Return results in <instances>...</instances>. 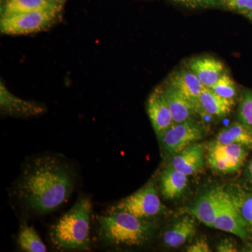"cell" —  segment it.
Listing matches in <instances>:
<instances>
[{
    "label": "cell",
    "mask_w": 252,
    "mask_h": 252,
    "mask_svg": "<svg viewBox=\"0 0 252 252\" xmlns=\"http://www.w3.org/2000/svg\"><path fill=\"white\" fill-rule=\"evenodd\" d=\"M230 9L247 13L252 11V0H225Z\"/></svg>",
    "instance_id": "cell-25"
},
{
    "label": "cell",
    "mask_w": 252,
    "mask_h": 252,
    "mask_svg": "<svg viewBox=\"0 0 252 252\" xmlns=\"http://www.w3.org/2000/svg\"><path fill=\"white\" fill-rule=\"evenodd\" d=\"M162 91L175 124L191 119L197 111L188 99L168 84L162 88Z\"/></svg>",
    "instance_id": "cell-15"
},
{
    "label": "cell",
    "mask_w": 252,
    "mask_h": 252,
    "mask_svg": "<svg viewBox=\"0 0 252 252\" xmlns=\"http://www.w3.org/2000/svg\"><path fill=\"white\" fill-rule=\"evenodd\" d=\"M210 89L217 94L227 99H234L236 96V86L234 81L226 74H223Z\"/></svg>",
    "instance_id": "cell-23"
},
{
    "label": "cell",
    "mask_w": 252,
    "mask_h": 252,
    "mask_svg": "<svg viewBox=\"0 0 252 252\" xmlns=\"http://www.w3.org/2000/svg\"><path fill=\"white\" fill-rule=\"evenodd\" d=\"M177 3L185 4L190 7H207L216 6L220 0H173Z\"/></svg>",
    "instance_id": "cell-26"
},
{
    "label": "cell",
    "mask_w": 252,
    "mask_h": 252,
    "mask_svg": "<svg viewBox=\"0 0 252 252\" xmlns=\"http://www.w3.org/2000/svg\"><path fill=\"white\" fill-rule=\"evenodd\" d=\"M205 145L192 144L174 154L170 165L187 176L200 171L205 164Z\"/></svg>",
    "instance_id": "cell-13"
},
{
    "label": "cell",
    "mask_w": 252,
    "mask_h": 252,
    "mask_svg": "<svg viewBox=\"0 0 252 252\" xmlns=\"http://www.w3.org/2000/svg\"><path fill=\"white\" fill-rule=\"evenodd\" d=\"M201 109L212 117L223 118L231 112L234 99H227L214 92L210 88L204 87L200 96Z\"/></svg>",
    "instance_id": "cell-17"
},
{
    "label": "cell",
    "mask_w": 252,
    "mask_h": 252,
    "mask_svg": "<svg viewBox=\"0 0 252 252\" xmlns=\"http://www.w3.org/2000/svg\"><path fill=\"white\" fill-rule=\"evenodd\" d=\"M248 16H249V18H250V19L252 20V11L248 13Z\"/></svg>",
    "instance_id": "cell-31"
},
{
    "label": "cell",
    "mask_w": 252,
    "mask_h": 252,
    "mask_svg": "<svg viewBox=\"0 0 252 252\" xmlns=\"http://www.w3.org/2000/svg\"><path fill=\"white\" fill-rule=\"evenodd\" d=\"M147 112L158 138L160 139L164 132L174 124L162 88H158L149 96Z\"/></svg>",
    "instance_id": "cell-10"
},
{
    "label": "cell",
    "mask_w": 252,
    "mask_h": 252,
    "mask_svg": "<svg viewBox=\"0 0 252 252\" xmlns=\"http://www.w3.org/2000/svg\"><path fill=\"white\" fill-rule=\"evenodd\" d=\"M167 84L175 88L188 99L197 112L201 109L200 96L205 86L189 68L179 69L172 73L169 77Z\"/></svg>",
    "instance_id": "cell-11"
},
{
    "label": "cell",
    "mask_w": 252,
    "mask_h": 252,
    "mask_svg": "<svg viewBox=\"0 0 252 252\" xmlns=\"http://www.w3.org/2000/svg\"><path fill=\"white\" fill-rule=\"evenodd\" d=\"M217 250L219 252H235L238 251L234 240L228 238L220 240V243L217 244Z\"/></svg>",
    "instance_id": "cell-27"
},
{
    "label": "cell",
    "mask_w": 252,
    "mask_h": 252,
    "mask_svg": "<svg viewBox=\"0 0 252 252\" xmlns=\"http://www.w3.org/2000/svg\"><path fill=\"white\" fill-rule=\"evenodd\" d=\"M0 108L3 114L18 117L39 115L46 110L41 104L16 97L6 89L2 82L0 86Z\"/></svg>",
    "instance_id": "cell-12"
},
{
    "label": "cell",
    "mask_w": 252,
    "mask_h": 252,
    "mask_svg": "<svg viewBox=\"0 0 252 252\" xmlns=\"http://www.w3.org/2000/svg\"><path fill=\"white\" fill-rule=\"evenodd\" d=\"M230 194L240 216L252 228V193L238 190Z\"/></svg>",
    "instance_id": "cell-22"
},
{
    "label": "cell",
    "mask_w": 252,
    "mask_h": 252,
    "mask_svg": "<svg viewBox=\"0 0 252 252\" xmlns=\"http://www.w3.org/2000/svg\"><path fill=\"white\" fill-rule=\"evenodd\" d=\"M189 69L205 87L210 89L223 74V65L214 58L198 57L189 61Z\"/></svg>",
    "instance_id": "cell-14"
},
{
    "label": "cell",
    "mask_w": 252,
    "mask_h": 252,
    "mask_svg": "<svg viewBox=\"0 0 252 252\" xmlns=\"http://www.w3.org/2000/svg\"><path fill=\"white\" fill-rule=\"evenodd\" d=\"M240 123L252 130V92L245 93L240 101L238 110Z\"/></svg>",
    "instance_id": "cell-24"
},
{
    "label": "cell",
    "mask_w": 252,
    "mask_h": 252,
    "mask_svg": "<svg viewBox=\"0 0 252 252\" xmlns=\"http://www.w3.org/2000/svg\"><path fill=\"white\" fill-rule=\"evenodd\" d=\"M213 141L221 144H239L252 148V130L242 123H233L219 132Z\"/></svg>",
    "instance_id": "cell-19"
},
{
    "label": "cell",
    "mask_w": 252,
    "mask_h": 252,
    "mask_svg": "<svg viewBox=\"0 0 252 252\" xmlns=\"http://www.w3.org/2000/svg\"><path fill=\"white\" fill-rule=\"evenodd\" d=\"M59 7L56 0H6L2 16Z\"/></svg>",
    "instance_id": "cell-20"
},
{
    "label": "cell",
    "mask_w": 252,
    "mask_h": 252,
    "mask_svg": "<svg viewBox=\"0 0 252 252\" xmlns=\"http://www.w3.org/2000/svg\"><path fill=\"white\" fill-rule=\"evenodd\" d=\"M75 169L59 154H42L23 163L11 195L23 212L41 216L56 211L72 195L75 188Z\"/></svg>",
    "instance_id": "cell-1"
},
{
    "label": "cell",
    "mask_w": 252,
    "mask_h": 252,
    "mask_svg": "<svg viewBox=\"0 0 252 252\" xmlns=\"http://www.w3.org/2000/svg\"><path fill=\"white\" fill-rule=\"evenodd\" d=\"M189 252H212L211 249L205 240H197L193 245H190L187 248Z\"/></svg>",
    "instance_id": "cell-28"
},
{
    "label": "cell",
    "mask_w": 252,
    "mask_h": 252,
    "mask_svg": "<svg viewBox=\"0 0 252 252\" xmlns=\"http://www.w3.org/2000/svg\"><path fill=\"white\" fill-rule=\"evenodd\" d=\"M97 234L107 246H141L147 243L153 233V225L124 211H107L97 217Z\"/></svg>",
    "instance_id": "cell-3"
},
{
    "label": "cell",
    "mask_w": 252,
    "mask_h": 252,
    "mask_svg": "<svg viewBox=\"0 0 252 252\" xmlns=\"http://www.w3.org/2000/svg\"><path fill=\"white\" fill-rule=\"evenodd\" d=\"M248 227L240 216L230 194L225 191L212 228L228 232L246 240L248 237Z\"/></svg>",
    "instance_id": "cell-8"
},
{
    "label": "cell",
    "mask_w": 252,
    "mask_h": 252,
    "mask_svg": "<svg viewBox=\"0 0 252 252\" xmlns=\"http://www.w3.org/2000/svg\"><path fill=\"white\" fill-rule=\"evenodd\" d=\"M244 252H252V243L249 244L248 246L246 247L243 250Z\"/></svg>",
    "instance_id": "cell-30"
},
{
    "label": "cell",
    "mask_w": 252,
    "mask_h": 252,
    "mask_svg": "<svg viewBox=\"0 0 252 252\" xmlns=\"http://www.w3.org/2000/svg\"><path fill=\"white\" fill-rule=\"evenodd\" d=\"M248 147L239 144H221L212 141L207 149V162L220 173L236 172L248 157Z\"/></svg>",
    "instance_id": "cell-6"
},
{
    "label": "cell",
    "mask_w": 252,
    "mask_h": 252,
    "mask_svg": "<svg viewBox=\"0 0 252 252\" xmlns=\"http://www.w3.org/2000/svg\"><path fill=\"white\" fill-rule=\"evenodd\" d=\"M17 243L22 251L27 252H45L47 249L37 232L27 223H23L18 233Z\"/></svg>",
    "instance_id": "cell-21"
},
{
    "label": "cell",
    "mask_w": 252,
    "mask_h": 252,
    "mask_svg": "<svg viewBox=\"0 0 252 252\" xmlns=\"http://www.w3.org/2000/svg\"><path fill=\"white\" fill-rule=\"evenodd\" d=\"M92 203L88 197L78 199L69 211L51 227L53 245L63 251H84L91 246L90 222Z\"/></svg>",
    "instance_id": "cell-2"
},
{
    "label": "cell",
    "mask_w": 252,
    "mask_h": 252,
    "mask_svg": "<svg viewBox=\"0 0 252 252\" xmlns=\"http://www.w3.org/2000/svg\"><path fill=\"white\" fill-rule=\"evenodd\" d=\"M225 193V190L220 188L209 190L189 209V213L204 224L212 228Z\"/></svg>",
    "instance_id": "cell-9"
},
{
    "label": "cell",
    "mask_w": 252,
    "mask_h": 252,
    "mask_svg": "<svg viewBox=\"0 0 252 252\" xmlns=\"http://www.w3.org/2000/svg\"><path fill=\"white\" fill-rule=\"evenodd\" d=\"M204 135L203 127L198 123L189 119L184 122L174 123L159 140L164 150L174 155L201 140Z\"/></svg>",
    "instance_id": "cell-7"
},
{
    "label": "cell",
    "mask_w": 252,
    "mask_h": 252,
    "mask_svg": "<svg viewBox=\"0 0 252 252\" xmlns=\"http://www.w3.org/2000/svg\"><path fill=\"white\" fill-rule=\"evenodd\" d=\"M187 175L168 165L160 175V189L164 198L168 200L178 198L187 188L188 178Z\"/></svg>",
    "instance_id": "cell-16"
},
{
    "label": "cell",
    "mask_w": 252,
    "mask_h": 252,
    "mask_svg": "<svg viewBox=\"0 0 252 252\" xmlns=\"http://www.w3.org/2000/svg\"><path fill=\"white\" fill-rule=\"evenodd\" d=\"M157 188L149 182L135 193L122 199L109 211H124L143 220H152L164 211Z\"/></svg>",
    "instance_id": "cell-4"
},
{
    "label": "cell",
    "mask_w": 252,
    "mask_h": 252,
    "mask_svg": "<svg viewBox=\"0 0 252 252\" xmlns=\"http://www.w3.org/2000/svg\"><path fill=\"white\" fill-rule=\"evenodd\" d=\"M248 174L249 177H250V181H251L252 183V159L248 165Z\"/></svg>",
    "instance_id": "cell-29"
},
{
    "label": "cell",
    "mask_w": 252,
    "mask_h": 252,
    "mask_svg": "<svg viewBox=\"0 0 252 252\" xmlns=\"http://www.w3.org/2000/svg\"><path fill=\"white\" fill-rule=\"evenodd\" d=\"M59 7L1 16L0 30L10 35L27 34L46 29L53 24Z\"/></svg>",
    "instance_id": "cell-5"
},
{
    "label": "cell",
    "mask_w": 252,
    "mask_h": 252,
    "mask_svg": "<svg viewBox=\"0 0 252 252\" xmlns=\"http://www.w3.org/2000/svg\"><path fill=\"white\" fill-rule=\"evenodd\" d=\"M195 229L194 220L185 217L164 233L163 243L168 248H179L195 234Z\"/></svg>",
    "instance_id": "cell-18"
}]
</instances>
